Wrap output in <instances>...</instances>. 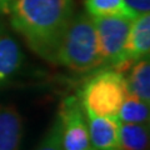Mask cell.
<instances>
[{"label":"cell","mask_w":150,"mask_h":150,"mask_svg":"<svg viewBox=\"0 0 150 150\" xmlns=\"http://www.w3.org/2000/svg\"><path fill=\"white\" fill-rule=\"evenodd\" d=\"M59 120L62 126L63 150H91L88 116L79 98L69 96L60 106Z\"/></svg>","instance_id":"obj_5"},{"label":"cell","mask_w":150,"mask_h":150,"mask_svg":"<svg viewBox=\"0 0 150 150\" xmlns=\"http://www.w3.org/2000/svg\"><path fill=\"white\" fill-rule=\"evenodd\" d=\"M91 150H96V149H91Z\"/></svg>","instance_id":"obj_17"},{"label":"cell","mask_w":150,"mask_h":150,"mask_svg":"<svg viewBox=\"0 0 150 150\" xmlns=\"http://www.w3.org/2000/svg\"><path fill=\"white\" fill-rule=\"evenodd\" d=\"M125 78L128 94L139 98L143 101H150V63L149 56L137 60L128 70Z\"/></svg>","instance_id":"obj_10"},{"label":"cell","mask_w":150,"mask_h":150,"mask_svg":"<svg viewBox=\"0 0 150 150\" xmlns=\"http://www.w3.org/2000/svg\"><path fill=\"white\" fill-rule=\"evenodd\" d=\"M23 53L13 38L0 30V83L13 76L23 64Z\"/></svg>","instance_id":"obj_9"},{"label":"cell","mask_w":150,"mask_h":150,"mask_svg":"<svg viewBox=\"0 0 150 150\" xmlns=\"http://www.w3.org/2000/svg\"><path fill=\"white\" fill-rule=\"evenodd\" d=\"M11 25L40 58L56 63L63 35L73 16V0H14Z\"/></svg>","instance_id":"obj_1"},{"label":"cell","mask_w":150,"mask_h":150,"mask_svg":"<svg viewBox=\"0 0 150 150\" xmlns=\"http://www.w3.org/2000/svg\"><path fill=\"white\" fill-rule=\"evenodd\" d=\"M13 3L14 0H0V10L4 13H9Z\"/></svg>","instance_id":"obj_16"},{"label":"cell","mask_w":150,"mask_h":150,"mask_svg":"<svg viewBox=\"0 0 150 150\" xmlns=\"http://www.w3.org/2000/svg\"><path fill=\"white\" fill-rule=\"evenodd\" d=\"M56 63L75 73H89L104 65L96 29L88 14L73 15L60 43Z\"/></svg>","instance_id":"obj_2"},{"label":"cell","mask_w":150,"mask_h":150,"mask_svg":"<svg viewBox=\"0 0 150 150\" xmlns=\"http://www.w3.org/2000/svg\"><path fill=\"white\" fill-rule=\"evenodd\" d=\"M126 96L125 75L112 68L91 76L79 93L84 109L100 116H118Z\"/></svg>","instance_id":"obj_3"},{"label":"cell","mask_w":150,"mask_h":150,"mask_svg":"<svg viewBox=\"0 0 150 150\" xmlns=\"http://www.w3.org/2000/svg\"><path fill=\"white\" fill-rule=\"evenodd\" d=\"M133 20L124 16L93 18L104 64L115 67L124 60V48Z\"/></svg>","instance_id":"obj_4"},{"label":"cell","mask_w":150,"mask_h":150,"mask_svg":"<svg viewBox=\"0 0 150 150\" xmlns=\"http://www.w3.org/2000/svg\"><path fill=\"white\" fill-rule=\"evenodd\" d=\"M86 14L98 16H124L135 19L137 15L128 8L124 0H85Z\"/></svg>","instance_id":"obj_12"},{"label":"cell","mask_w":150,"mask_h":150,"mask_svg":"<svg viewBox=\"0 0 150 150\" xmlns=\"http://www.w3.org/2000/svg\"><path fill=\"white\" fill-rule=\"evenodd\" d=\"M23 139V118L13 104H0V150H19Z\"/></svg>","instance_id":"obj_8"},{"label":"cell","mask_w":150,"mask_h":150,"mask_svg":"<svg viewBox=\"0 0 150 150\" xmlns=\"http://www.w3.org/2000/svg\"><path fill=\"white\" fill-rule=\"evenodd\" d=\"M149 103L140 100L139 98L128 94L118 112V118L121 123L148 124L149 123Z\"/></svg>","instance_id":"obj_13"},{"label":"cell","mask_w":150,"mask_h":150,"mask_svg":"<svg viewBox=\"0 0 150 150\" xmlns=\"http://www.w3.org/2000/svg\"><path fill=\"white\" fill-rule=\"evenodd\" d=\"M36 150H63L62 144V126H60V120L56 118L53 126L48 131V134L44 137L39 144Z\"/></svg>","instance_id":"obj_14"},{"label":"cell","mask_w":150,"mask_h":150,"mask_svg":"<svg viewBox=\"0 0 150 150\" xmlns=\"http://www.w3.org/2000/svg\"><path fill=\"white\" fill-rule=\"evenodd\" d=\"M150 50V15L149 13L138 15L131 21L129 35L124 48L123 62L135 63L149 56Z\"/></svg>","instance_id":"obj_7"},{"label":"cell","mask_w":150,"mask_h":150,"mask_svg":"<svg viewBox=\"0 0 150 150\" xmlns=\"http://www.w3.org/2000/svg\"><path fill=\"white\" fill-rule=\"evenodd\" d=\"M120 150H149V123H121Z\"/></svg>","instance_id":"obj_11"},{"label":"cell","mask_w":150,"mask_h":150,"mask_svg":"<svg viewBox=\"0 0 150 150\" xmlns=\"http://www.w3.org/2000/svg\"><path fill=\"white\" fill-rule=\"evenodd\" d=\"M124 3L137 16L146 14L150 10V0H124Z\"/></svg>","instance_id":"obj_15"},{"label":"cell","mask_w":150,"mask_h":150,"mask_svg":"<svg viewBox=\"0 0 150 150\" xmlns=\"http://www.w3.org/2000/svg\"><path fill=\"white\" fill-rule=\"evenodd\" d=\"M86 116L93 149L120 150L121 121L118 116H100L90 111H86Z\"/></svg>","instance_id":"obj_6"}]
</instances>
